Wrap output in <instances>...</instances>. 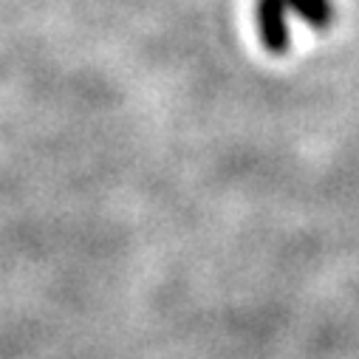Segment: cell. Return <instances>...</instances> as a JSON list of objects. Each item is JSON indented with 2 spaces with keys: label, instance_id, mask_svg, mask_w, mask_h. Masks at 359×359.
Masks as SVG:
<instances>
[{
  "label": "cell",
  "instance_id": "6da1fadb",
  "mask_svg": "<svg viewBox=\"0 0 359 359\" xmlns=\"http://www.w3.org/2000/svg\"><path fill=\"white\" fill-rule=\"evenodd\" d=\"M286 0H260V9H257V18H260V32H263V40L272 51H283L286 43H289V34H286Z\"/></svg>",
  "mask_w": 359,
  "mask_h": 359
},
{
  "label": "cell",
  "instance_id": "7a4b0ae2",
  "mask_svg": "<svg viewBox=\"0 0 359 359\" xmlns=\"http://www.w3.org/2000/svg\"><path fill=\"white\" fill-rule=\"evenodd\" d=\"M286 4L309 23L314 26H325L328 18H331V6H328V0H286Z\"/></svg>",
  "mask_w": 359,
  "mask_h": 359
}]
</instances>
